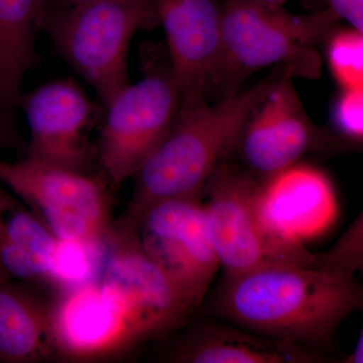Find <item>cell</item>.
Listing matches in <instances>:
<instances>
[{"mask_svg": "<svg viewBox=\"0 0 363 363\" xmlns=\"http://www.w3.org/2000/svg\"><path fill=\"white\" fill-rule=\"evenodd\" d=\"M293 78L272 86L245 121L233 152L240 164L259 182L277 175L314 152L336 147L331 130L319 128L305 111Z\"/></svg>", "mask_w": 363, "mask_h": 363, "instance_id": "obj_10", "label": "cell"}, {"mask_svg": "<svg viewBox=\"0 0 363 363\" xmlns=\"http://www.w3.org/2000/svg\"><path fill=\"white\" fill-rule=\"evenodd\" d=\"M0 238L35 255L50 272L59 238L25 205L0 186ZM51 277V276H50Z\"/></svg>", "mask_w": 363, "mask_h": 363, "instance_id": "obj_18", "label": "cell"}, {"mask_svg": "<svg viewBox=\"0 0 363 363\" xmlns=\"http://www.w3.org/2000/svg\"><path fill=\"white\" fill-rule=\"evenodd\" d=\"M259 184L227 161L204 189L207 230L224 276L274 267L320 269L324 253L310 252L303 243L286 240L264 220L257 206Z\"/></svg>", "mask_w": 363, "mask_h": 363, "instance_id": "obj_5", "label": "cell"}, {"mask_svg": "<svg viewBox=\"0 0 363 363\" xmlns=\"http://www.w3.org/2000/svg\"><path fill=\"white\" fill-rule=\"evenodd\" d=\"M363 306L355 276L304 267H274L224 276L211 312L267 337L328 354L336 332Z\"/></svg>", "mask_w": 363, "mask_h": 363, "instance_id": "obj_1", "label": "cell"}, {"mask_svg": "<svg viewBox=\"0 0 363 363\" xmlns=\"http://www.w3.org/2000/svg\"><path fill=\"white\" fill-rule=\"evenodd\" d=\"M0 281L52 286L49 269L42 260L2 238H0Z\"/></svg>", "mask_w": 363, "mask_h": 363, "instance_id": "obj_21", "label": "cell"}, {"mask_svg": "<svg viewBox=\"0 0 363 363\" xmlns=\"http://www.w3.org/2000/svg\"><path fill=\"white\" fill-rule=\"evenodd\" d=\"M340 21L363 33V0H325Z\"/></svg>", "mask_w": 363, "mask_h": 363, "instance_id": "obj_22", "label": "cell"}, {"mask_svg": "<svg viewBox=\"0 0 363 363\" xmlns=\"http://www.w3.org/2000/svg\"><path fill=\"white\" fill-rule=\"evenodd\" d=\"M0 281V362L26 363L55 350L51 307L25 288Z\"/></svg>", "mask_w": 363, "mask_h": 363, "instance_id": "obj_17", "label": "cell"}, {"mask_svg": "<svg viewBox=\"0 0 363 363\" xmlns=\"http://www.w3.org/2000/svg\"><path fill=\"white\" fill-rule=\"evenodd\" d=\"M331 131L339 142L351 145L363 140V88L341 89L331 108Z\"/></svg>", "mask_w": 363, "mask_h": 363, "instance_id": "obj_20", "label": "cell"}, {"mask_svg": "<svg viewBox=\"0 0 363 363\" xmlns=\"http://www.w3.org/2000/svg\"><path fill=\"white\" fill-rule=\"evenodd\" d=\"M221 51L209 95L222 98L240 90L255 72L286 67L295 77L316 79L323 45L340 20L330 9L295 14L284 6L257 0H222Z\"/></svg>", "mask_w": 363, "mask_h": 363, "instance_id": "obj_3", "label": "cell"}, {"mask_svg": "<svg viewBox=\"0 0 363 363\" xmlns=\"http://www.w3.org/2000/svg\"><path fill=\"white\" fill-rule=\"evenodd\" d=\"M51 333L55 350L72 357H101L143 341L118 296L97 281L62 294L51 307Z\"/></svg>", "mask_w": 363, "mask_h": 363, "instance_id": "obj_13", "label": "cell"}, {"mask_svg": "<svg viewBox=\"0 0 363 363\" xmlns=\"http://www.w3.org/2000/svg\"><path fill=\"white\" fill-rule=\"evenodd\" d=\"M323 45L327 64L341 89L363 88V33L339 25Z\"/></svg>", "mask_w": 363, "mask_h": 363, "instance_id": "obj_19", "label": "cell"}, {"mask_svg": "<svg viewBox=\"0 0 363 363\" xmlns=\"http://www.w3.org/2000/svg\"><path fill=\"white\" fill-rule=\"evenodd\" d=\"M182 107L207 104L221 51L222 0H152Z\"/></svg>", "mask_w": 363, "mask_h": 363, "instance_id": "obj_12", "label": "cell"}, {"mask_svg": "<svg viewBox=\"0 0 363 363\" xmlns=\"http://www.w3.org/2000/svg\"><path fill=\"white\" fill-rule=\"evenodd\" d=\"M257 206L276 233L303 245L326 233L338 216L331 179L302 162L260 182Z\"/></svg>", "mask_w": 363, "mask_h": 363, "instance_id": "obj_14", "label": "cell"}, {"mask_svg": "<svg viewBox=\"0 0 363 363\" xmlns=\"http://www.w3.org/2000/svg\"><path fill=\"white\" fill-rule=\"evenodd\" d=\"M257 1L267 2V4H279V6H285L288 0H257Z\"/></svg>", "mask_w": 363, "mask_h": 363, "instance_id": "obj_25", "label": "cell"}, {"mask_svg": "<svg viewBox=\"0 0 363 363\" xmlns=\"http://www.w3.org/2000/svg\"><path fill=\"white\" fill-rule=\"evenodd\" d=\"M181 105L169 58L164 65L147 66L142 80L104 105L96 152L112 187L135 176L164 140Z\"/></svg>", "mask_w": 363, "mask_h": 363, "instance_id": "obj_6", "label": "cell"}, {"mask_svg": "<svg viewBox=\"0 0 363 363\" xmlns=\"http://www.w3.org/2000/svg\"><path fill=\"white\" fill-rule=\"evenodd\" d=\"M123 220L135 226L145 252L171 279L190 309H197L220 267L200 197L162 200Z\"/></svg>", "mask_w": 363, "mask_h": 363, "instance_id": "obj_8", "label": "cell"}, {"mask_svg": "<svg viewBox=\"0 0 363 363\" xmlns=\"http://www.w3.org/2000/svg\"><path fill=\"white\" fill-rule=\"evenodd\" d=\"M363 362V336L360 333L359 338H358L357 345L352 353H350L348 357L344 358L343 363H362Z\"/></svg>", "mask_w": 363, "mask_h": 363, "instance_id": "obj_23", "label": "cell"}, {"mask_svg": "<svg viewBox=\"0 0 363 363\" xmlns=\"http://www.w3.org/2000/svg\"><path fill=\"white\" fill-rule=\"evenodd\" d=\"M157 26L152 0L45 6L42 18V32L73 71L92 86L104 106L130 84L128 52L133 35Z\"/></svg>", "mask_w": 363, "mask_h": 363, "instance_id": "obj_4", "label": "cell"}, {"mask_svg": "<svg viewBox=\"0 0 363 363\" xmlns=\"http://www.w3.org/2000/svg\"><path fill=\"white\" fill-rule=\"evenodd\" d=\"M295 78L291 69L274 67L247 91L210 106L180 107L156 150L135 174V188L124 218L162 200L201 197L208 182L233 154L240 131L253 109L272 86Z\"/></svg>", "mask_w": 363, "mask_h": 363, "instance_id": "obj_2", "label": "cell"}, {"mask_svg": "<svg viewBox=\"0 0 363 363\" xmlns=\"http://www.w3.org/2000/svg\"><path fill=\"white\" fill-rule=\"evenodd\" d=\"M0 184L23 200L59 240L99 243L111 231V199L104 181L28 157L0 162Z\"/></svg>", "mask_w": 363, "mask_h": 363, "instance_id": "obj_7", "label": "cell"}, {"mask_svg": "<svg viewBox=\"0 0 363 363\" xmlns=\"http://www.w3.org/2000/svg\"><path fill=\"white\" fill-rule=\"evenodd\" d=\"M18 109L30 128L28 157L87 173L97 157L88 135L101 121L104 105L93 102L73 79L64 78L23 93Z\"/></svg>", "mask_w": 363, "mask_h": 363, "instance_id": "obj_11", "label": "cell"}, {"mask_svg": "<svg viewBox=\"0 0 363 363\" xmlns=\"http://www.w3.org/2000/svg\"><path fill=\"white\" fill-rule=\"evenodd\" d=\"M172 359L181 363H321L328 354L290 340L260 335L228 322H205L184 334Z\"/></svg>", "mask_w": 363, "mask_h": 363, "instance_id": "obj_15", "label": "cell"}, {"mask_svg": "<svg viewBox=\"0 0 363 363\" xmlns=\"http://www.w3.org/2000/svg\"><path fill=\"white\" fill-rule=\"evenodd\" d=\"M45 0H0V135H13L23 78L35 64Z\"/></svg>", "mask_w": 363, "mask_h": 363, "instance_id": "obj_16", "label": "cell"}, {"mask_svg": "<svg viewBox=\"0 0 363 363\" xmlns=\"http://www.w3.org/2000/svg\"><path fill=\"white\" fill-rule=\"evenodd\" d=\"M96 281L118 296L143 340L180 328L193 312L171 279L145 252L130 222L121 220L111 227L104 240Z\"/></svg>", "mask_w": 363, "mask_h": 363, "instance_id": "obj_9", "label": "cell"}, {"mask_svg": "<svg viewBox=\"0 0 363 363\" xmlns=\"http://www.w3.org/2000/svg\"><path fill=\"white\" fill-rule=\"evenodd\" d=\"M92 1H98V0H45V6L49 7H67Z\"/></svg>", "mask_w": 363, "mask_h": 363, "instance_id": "obj_24", "label": "cell"}]
</instances>
